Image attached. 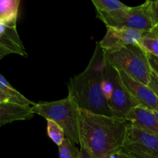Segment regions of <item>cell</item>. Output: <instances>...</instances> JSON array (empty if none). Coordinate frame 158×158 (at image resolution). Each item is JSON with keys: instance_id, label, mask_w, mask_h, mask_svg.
<instances>
[{"instance_id": "22", "label": "cell", "mask_w": 158, "mask_h": 158, "mask_svg": "<svg viewBox=\"0 0 158 158\" xmlns=\"http://www.w3.org/2000/svg\"><path fill=\"white\" fill-rule=\"evenodd\" d=\"M12 52H11L9 49H6V48L3 47V46H0V60L2 59L3 57L9 55V54H12Z\"/></svg>"}, {"instance_id": "10", "label": "cell", "mask_w": 158, "mask_h": 158, "mask_svg": "<svg viewBox=\"0 0 158 158\" xmlns=\"http://www.w3.org/2000/svg\"><path fill=\"white\" fill-rule=\"evenodd\" d=\"M126 120L137 127L158 135V120L155 114L143 106L132 108L127 115Z\"/></svg>"}, {"instance_id": "2", "label": "cell", "mask_w": 158, "mask_h": 158, "mask_svg": "<svg viewBox=\"0 0 158 158\" xmlns=\"http://www.w3.org/2000/svg\"><path fill=\"white\" fill-rule=\"evenodd\" d=\"M128 122L125 119L80 110V143L93 158H109L118 152Z\"/></svg>"}, {"instance_id": "24", "label": "cell", "mask_w": 158, "mask_h": 158, "mask_svg": "<svg viewBox=\"0 0 158 158\" xmlns=\"http://www.w3.org/2000/svg\"><path fill=\"white\" fill-rule=\"evenodd\" d=\"M109 158H126V157H123V156L120 155V154H119L118 152H117V153H116V154H113V155H111Z\"/></svg>"}, {"instance_id": "14", "label": "cell", "mask_w": 158, "mask_h": 158, "mask_svg": "<svg viewBox=\"0 0 158 158\" xmlns=\"http://www.w3.org/2000/svg\"><path fill=\"white\" fill-rule=\"evenodd\" d=\"M97 12H110L124 9L127 6L118 0H92Z\"/></svg>"}, {"instance_id": "8", "label": "cell", "mask_w": 158, "mask_h": 158, "mask_svg": "<svg viewBox=\"0 0 158 158\" xmlns=\"http://www.w3.org/2000/svg\"><path fill=\"white\" fill-rule=\"evenodd\" d=\"M106 35L99 42L103 52H114L131 44L138 43L145 32L136 29L106 27Z\"/></svg>"}, {"instance_id": "23", "label": "cell", "mask_w": 158, "mask_h": 158, "mask_svg": "<svg viewBox=\"0 0 158 158\" xmlns=\"http://www.w3.org/2000/svg\"><path fill=\"white\" fill-rule=\"evenodd\" d=\"M151 32L153 35H154V36L157 37V38L158 39V25H157V26H156L155 27H154V29L151 30V32Z\"/></svg>"}, {"instance_id": "17", "label": "cell", "mask_w": 158, "mask_h": 158, "mask_svg": "<svg viewBox=\"0 0 158 158\" xmlns=\"http://www.w3.org/2000/svg\"><path fill=\"white\" fill-rule=\"evenodd\" d=\"M59 154L60 158H80V148L78 149L66 138L59 146Z\"/></svg>"}, {"instance_id": "1", "label": "cell", "mask_w": 158, "mask_h": 158, "mask_svg": "<svg viewBox=\"0 0 158 158\" xmlns=\"http://www.w3.org/2000/svg\"><path fill=\"white\" fill-rule=\"evenodd\" d=\"M105 67L104 52L99 43H97L86 69L71 78L68 83V97L74 100L80 110L113 117L103 92Z\"/></svg>"}, {"instance_id": "16", "label": "cell", "mask_w": 158, "mask_h": 158, "mask_svg": "<svg viewBox=\"0 0 158 158\" xmlns=\"http://www.w3.org/2000/svg\"><path fill=\"white\" fill-rule=\"evenodd\" d=\"M47 134L49 138L58 147L60 146L66 139L63 130L52 120H47Z\"/></svg>"}, {"instance_id": "12", "label": "cell", "mask_w": 158, "mask_h": 158, "mask_svg": "<svg viewBox=\"0 0 158 158\" xmlns=\"http://www.w3.org/2000/svg\"><path fill=\"white\" fill-rule=\"evenodd\" d=\"M0 90L11 97L14 103L25 105V106H31V105L33 106L35 104V103L29 100L23 94H20L19 91L14 89L1 73H0Z\"/></svg>"}, {"instance_id": "20", "label": "cell", "mask_w": 158, "mask_h": 158, "mask_svg": "<svg viewBox=\"0 0 158 158\" xmlns=\"http://www.w3.org/2000/svg\"><path fill=\"white\" fill-rule=\"evenodd\" d=\"M0 103H13V102L11 97L0 90Z\"/></svg>"}, {"instance_id": "3", "label": "cell", "mask_w": 158, "mask_h": 158, "mask_svg": "<svg viewBox=\"0 0 158 158\" xmlns=\"http://www.w3.org/2000/svg\"><path fill=\"white\" fill-rule=\"evenodd\" d=\"M33 114H38L46 120H52L65 133L66 138L73 144L80 143V110L71 97L57 101L41 102L32 106Z\"/></svg>"}, {"instance_id": "13", "label": "cell", "mask_w": 158, "mask_h": 158, "mask_svg": "<svg viewBox=\"0 0 158 158\" xmlns=\"http://www.w3.org/2000/svg\"><path fill=\"white\" fill-rule=\"evenodd\" d=\"M19 0H0V20L17 21Z\"/></svg>"}, {"instance_id": "21", "label": "cell", "mask_w": 158, "mask_h": 158, "mask_svg": "<svg viewBox=\"0 0 158 158\" xmlns=\"http://www.w3.org/2000/svg\"><path fill=\"white\" fill-rule=\"evenodd\" d=\"M80 145V158H93L90 154H89L86 148L82 144Z\"/></svg>"}, {"instance_id": "6", "label": "cell", "mask_w": 158, "mask_h": 158, "mask_svg": "<svg viewBox=\"0 0 158 158\" xmlns=\"http://www.w3.org/2000/svg\"><path fill=\"white\" fill-rule=\"evenodd\" d=\"M103 92L114 117L126 120L129 111L140 106L123 85L119 71L106 62L103 77Z\"/></svg>"}, {"instance_id": "4", "label": "cell", "mask_w": 158, "mask_h": 158, "mask_svg": "<svg viewBox=\"0 0 158 158\" xmlns=\"http://www.w3.org/2000/svg\"><path fill=\"white\" fill-rule=\"evenodd\" d=\"M103 52L105 60L108 64L148 86L152 71L148 54L138 43L128 45L114 52Z\"/></svg>"}, {"instance_id": "11", "label": "cell", "mask_w": 158, "mask_h": 158, "mask_svg": "<svg viewBox=\"0 0 158 158\" xmlns=\"http://www.w3.org/2000/svg\"><path fill=\"white\" fill-rule=\"evenodd\" d=\"M33 115L32 106L0 103V127L17 120H29Z\"/></svg>"}, {"instance_id": "7", "label": "cell", "mask_w": 158, "mask_h": 158, "mask_svg": "<svg viewBox=\"0 0 158 158\" xmlns=\"http://www.w3.org/2000/svg\"><path fill=\"white\" fill-rule=\"evenodd\" d=\"M118 153L126 158H158V135L128 123Z\"/></svg>"}, {"instance_id": "5", "label": "cell", "mask_w": 158, "mask_h": 158, "mask_svg": "<svg viewBox=\"0 0 158 158\" xmlns=\"http://www.w3.org/2000/svg\"><path fill=\"white\" fill-rule=\"evenodd\" d=\"M97 17L106 27L136 29L143 32H151L156 26L152 1H147L135 7L127 6L110 12H97Z\"/></svg>"}, {"instance_id": "9", "label": "cell", "mask_w": 158, "mask_h": 158, "mask_svg": "<svg viewBox=\"0 0 158 158\" xmlns=\"http://www.w3.org/2000/svg\"><path fill=\"white\" fill-rule=\"evenodd\" d=\"M119 73L126 89L140 106L150 110H158V97L149 86L134 80L125 73Z\"/></svg>"}, {"instance_id": "25", "label": "cell", "mask_w": 158, "mask_h": 158, "mask_svg": "<svg viewBox=\"0 0 158 158\" xmlns=\"http://www.w3.org/2000/svg\"><path fill=\"white\" fill-rule=\"evenodd\" d=\"M153 112H154V114H155L156 117H157V120H158V110H157V111H153Z\"/></svg>"}, {"instance_id": "18", "label": "cell", "mask_w": 158, "mask_h": 158, "mask_svg": "<svg viewBox=\"0 0 158 158\" xmlns=\"http://www.w3.org/2000/svg\"><path fill=\"white\" fill-rule=\"evenodd\" d=\"M148 59L149 61L150 66L152 73H154L157 77H158V57L156 56L152 55V54L148 53Z\"/></svg>"}, {"instance_id": "15", "label": "cell", "mask_w": 158, "mask_h": 158, "mask_svg": "<svg viewBox=\"0 0 158 158\" xmlns=\"http://www.w3.org/2000/svg\"><path fill=\"white\" fill-rule=\"evenodd\" d=\"M138 45L146 52L158 57V39L151 32H145Z\"/></svg>"}, {"instance_id": "19", "label": "cell", "mask_w": 158, "mask_h": 158, "mask_svg": "<svg viewBox=\"0 0 158 158\" xmlns=\"http://www.w3.org/2000/svg\"><path fill=\"white\" fill-rule=\"evenodd\" d=\"M148 86L152 89L153 92L158 97V77H157L154 73H151V79H150L149 83H148Z\"/></svg>"}]
</instances>
